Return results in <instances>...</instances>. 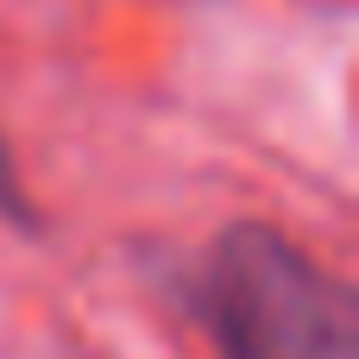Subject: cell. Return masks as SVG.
I'll return each instance as SVG.
<instances>
[{
    "label": "cell",
    "mask_w": 359,
    "mask_h": 359,
    "mask_svg": "<svg viewBox=\"0 0 359 359\" xmlns=\"http://www.w3.org/2000/svg\"><path fill=\"white\" fill-rule=\"evenodd\" d=\"M221 359H359L353 290L271 227L221 233L202 271Z\"/></svg>",
    "instance_id": "6da1fadb"
}]
</instances>
